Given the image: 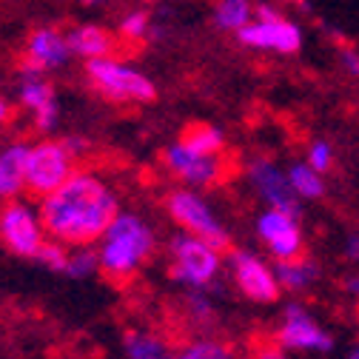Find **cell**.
I'll list each match as a JSON object with an SVG mask.
<instances>
[{"mask_svg":"<svg viewBox=\"0 0 359 359\" xmlns=\"http://www.w3.org/2000/svg\"><path fill=\"white\" fill-rule=\"evenodd\" d=\"M120 211L117 194L92 171H77L69 183L40 200L46 234L63 245H95Z\"/></svg>","mask_w":359,"mask_h":359,"instance_id":"obj_1","label":"cell"},{"mask_svg":"<svg viewBox=\"0 0 359 359\" xmlns=\"http://www.w3.org/2000/svg\"><path fill=\"white\" fill-rule=\"evenodd\" d=\"M154 231L151 226L134 211H117L109 229L97 240L100 274L109 280H128L143 268V262L154 254Z\"/></svg>","mask_w":359,"mask_h":359,"instance_id":"obj_2","label":"cell"},{"mask_svg":"<svg viewBox=\"0 0 359 359\" xmlns=\"http://www.w3.org/2000/svg\"><path fill=\"white\" fill-rule=\"evenodd\" d=\"M86 77L95 92L114 103H151L157 100V86L140 72L117 57L86 60Z\"/></svg>","mask_w":359,"mask_h":359,"instance_id":"obj_3","label":"cell"},{"mask_svg":"<svg viewBox=\"0 0 359 359\" xmlns=\"http://www.w3.org/2000/svg\"><path fill=\"white\" fill-rule=\"evenodd\" d=\"M77 174V157L63 140H40L29 146L26 157V191L32 197H49Z\"/></svg>","mask_w":359,"mask_h":359,"instance_id":"obj_4","label":"cell"},{"mask_svg":"<svg viewBox=\"0 0 359 359\" xmlns=\"http://www.w3.org/2000/svg\"><path fill=\"white\" fill-rule=\"evenodd\" d=\"M168 254H171V268H168L171 280L183 283L194 291L208 288L217 280L219 265H222L219 251L214 245H208L205 240H200L194 234H186V231L171 237Z\"/></svg>","mask_w":359,"mask_h":359,"instance_id":"obj_5","label":"cell"},{"mask_svg":"<svg viewBox=\"0 0 359 359\" xmlns=\"http://www.w3.org/2000/svg\"><path fill=\"white\" fill-rule=\"evenodd\" d=\"M165 211L186 234H194L214 245L217 251H231V237L226 226L217 219L211 205L194 191V189H174L165 197Z\"/></svg>","mask_w":359,"mask_h":359,"instance_id":"obj_6","label":"cell"},{"mask_svg":"<svg viewBox=\"0 0 359 359\" xmlns=\"http://www.w3.org/2000/svg\"><path fill=\"white\" fill-rule=\"evenodd\" d=\"M237 40L248 49L297 55L302 49V29H299V23L280 15L274 6L259 4V6H254V20L237 32Z\"/></svg>","mask_w":359,"mask_h":359,"instance_id":"obj_7","label":"cell"},{"mask_svg":"<svg viewBox=\"0 0 359 359\" xmlns=\"http://www.w3.org/2000/svg\"><path fill=\"white\" fill-rule=\"evenodd\" d=\"M49 240L46 229H43L40 211H34L32 203L26 200H6L0 208V243L15 257L34 259L43 243Z\"/></svg>","mask_w":359,"mask_h":359,"instance_id":"obj_8","label":"cell"},{"mask_svg":"<svg viewBox=\"0 0 359 359\" xmlns=\"http://www.w3.org/2000/svg\"><path fill=\"white\" fill-rule=\"evenodd\" d=\"M248 183L257 189V194L262 197V203L268 208H277V211H285L291 217H302V205H299V197L297 191L291 189L288 183V174L268 157H257L248 163Z\"/></svg>","mask_w":359,"mask_h":359,"instance_id":"obj_9","label":"cell"},{"mask_svg":"<svg viewBox=\"0 0 359 359\" xmlns=\"http://www.w3.org/2000/svg\"><path fill=\"white\" fill-rule=\"evenodd\" d=\"M231 271L237 288L254 299V302H277L283 297V288L277 283V274L271 265H265L257 254L251 251H231Z\"/></svg>","mask_w":359,"mask_h":359,"instance_id":"obj_10","label":"cell"},{"mask_svg":"<svg viewBox=\"0 0 359 359\" xmlns=\"http://www.w3.org/2000/svg\"><path fill=\"white\" fill-rule=\"evenodd\" d=\"M277 345L288 348V351H317V353H328L334 348V337L311 317V313L299 305L291 302L285 308V323L277 331Z\"/></svg>","mask_w":359,"mask_h":359,"instance_id":"obj_11","label":"cell"},{"mask_svg":"<svg viewBox=\"0 0 359 359\" xmlns=\"http://www.w3.org/2000/svg\"><path fill=\"white\" fill-rule=\"evenodd\" d=\"M257 234L277 259H294V257L305 254L299 219L285 214V211H277V208L262 211L257 217Z\"/></svg>","mask_w":359,"mask_h":359,"instance_id":"obj_12","label":"cell"},{"mask_svg":"<svg viewBox=\"0 0 359 359\" xmlns=\"http://www.w3.org/2000/svg\"><path fill=\"white\" fill-rule=\"evenodd\" d=\"M163 165L183 183L194 186V189H208L214 186L217 180L222 177V165H219V157H205V154H197L191 149H186L183 143H171L165 146L163 151Z\"/></svg>","mask_w":359,"mask_h":359,"instance_id":"obj_13","label":"cell"},{"mask_svg":"<svg viewBox=\"0 0 359 359\" xmlns=\"http://www.w3.org/2000/svg\"><path fill=\"white\" fill-rule=\"evenodd\" d=\"M72 60V49H69V40L66 32H60L57 26H40L29 34L26 40V49L20 57V66L34 69V72H52L60 69Z\"/></svg>","mask_w":359,"mask_h":359,"instance_id":"obj_14","label":"cell"},{"mask_svg":"<svg viewBox=\"0 0 359 359\" xmlns=\"http://www.w3.org/2000/svg\"><path fill=\"white\" fill-rule=\"evenodd\" d=\"M72 57L83 60H97V57H111L114 52V34L97 23H80L66 32Z\"/></svg>","mask_w":359,"mask_h":359,"instance_id":"obj_15","label":"cell"},{"mask_svg":"<svg viewBox=\"0 0 359 359\" xmlns=\"http://www.w3.org/2000/svg\"><path fill=\"white\" fill-rule=\"evenodd\" d=\"M29 143H9L0 149V200H18L26 191Z\"/></svg>","mask_w":359,"mask_h":359,"instance_id":"obj_16","label":"cell"},{"mask_svg":"<svg viewBox=\"0 0 359 359\" xmlns=\"http://www.w3.org/2000/svg\"><path fill=\"white\" fill-rule=\"evenodd\" d=\"M18 97H20V106L29 109L32 114L43 111L46 106H52V103L57 100L55 86H52L46 77H43V72H34V69H26V66H20Z\"/></svg>","mask_w":359,"mask_h":359,"instance_id":"obj_17","label":"cell"},{"mask_svg":"<svg viewBox=\"0 0 359 359\" xmlns=\"http://www.w3.org/2000/svg\"><path fill=\"white\" fill-rule=\"evenodd\" d=\"M274 274H277L280 288H285V291H305L313 280L320 277V265L313 259H308L305 254H299L294 259H277Z\"/></svg>","mask_w":359,"mask_h":359,"instance_id":"obj_18","label":"cell"},{"mask_svg":"<svg viewBox=\"0 0 359 359\" xmlns=\"http://www.w3.org/2000/svg\"><path fill=\"white\" fill-rule=\"evenodd\" d=\"M123 353L126 359H171V348L168 342L154 334V331H143V328H134L123 337Z\"/></svg>","mask_w":359,"mask_h":359,"instance_id":"obj_19","label":"cell"},{"mask_svg":"<svg viewBox=\"0 0 359 359\" xmlns=\"http://www.w3.org/2000/svg\"><path fill=\"white\" fill-rule=\"evenodd\" d=\"M180 143L186 149L197 151V154H205V157H219V151L226 149V134L222 128L211 126V123H191L183 128L180 134Z\"/></svg>","mask_w":359,"mask_h":359,"instance_id":"obj_20","label":"cell"},{"mask_svg":"<svg viewBox=\"0 0 359 359\" xmlns=\"http://www.w3.org/2000/svg\"><path fill=\"white\" fill-rule=\"evenodd\" d=\"M285 174H288V183H291V189L297 191L299 200H320L325 194V180H323V174L313 165L291 163Z\"/></svg>","mask_w":359,"mask_h":359,"instance_id":"obj_21","label":"cell"},{"mask_svg":"<svg viewBox=\"0 0 359 359\" xmlns=\"http://www.w3.org/2000/svg\"><path fill=\"white\" fill-rule=\"evenodd\" d=\"M254 20L251 0H217L214 4V26L226 32H240Z\"/></svg>","mask_w":359,"mask_h":359,"instance_id":"obj_22","label":"cell"},{"mask_svg":"<svg viewBox=\"0 0 359 359\" xmlns=\"http://www.w3.org/2000/svg\"><path fill=\"white\" fill-rule=\"evenodd\" d=\"M171 359H234V348L222 339H194L174 351Z\"/></svg>","mask_w":359,"mask_h":359,"instance_id":"obj_23","label":"cell"},{"mask_svg":"<svg viewBox=\"0 0 359 359\" xmlns=\"http://www.w3.org/2000/svg\"><path fill=\"white\" fill-rule=\"evenodd\" d=\"M100 271V257H97V248L95 245H80L74 251H69V259H66V268L63 274L69 280H86Z\"/></svg>","mask_w":359,"mask_h":359,"instance_id":"obj_24","label":"cell"},{"mask_svg":"<svg viewBox=\"0 0 359 359\" xmlns=\"http://www.w3.org/2000/svg\"><path fill=\"white\" fill-rule=\"evenodd\" d=\"M151 26H154V20H151V15H149L146 9H131V12H126V15L120 18L117 32H120L123 40L143 43V40L151 37Z\"/></svg>","mask_w":359,"mask_h":359,"instance_id":"obj_25","label":"cell"},{"mask_svg":"<svg viewBox=\"0 0 359 359\" xmlns=\"http://www.w3.org/2000/svg\"><path fill=\"white\" fill-rule=\"evenodd\" d=\"M69 245H63V243H57V240H46L43 243V248L37 251V257H34V262L37 265H43L46 271H55V274H63V268H66V259H69V251H66Z\"/></svg>","mask_w":359,"mask_h":359,"instance_id":"obj_26","label":"cell"},{"mask_svg":"<svg viewBox=\"0 0 359 359\" xmlns=\"http://www.w3.org/2000/svg\"><path fill=\"white\" fill-rule=\"evenodd\" d=\"M305 163L313 165L320 174H325L331 165H334V146L328 140H313L308 146V154H305Z\"/></svg>","mask_w":359,"mask_h":359,"instance_id":"obj_27","label":"cell"},{"mask_svg":"<svg viewBox=\"0 0 359 359\" xmlns=\"http://www.w3.org/2000/svg\"><path fill=\"white\" fill-rule=\"evenodd\" d=\"M57 123H60V103H57V100H55L52 106H46L43 111H37V114H34V126H37V131H43V134L55 131V128H57Z\"/></svg>","mask_w":359,"mask_h":359,"instance_id":"obj_28","label":"cell"},{"mask_svg":"<svg viewBox=\"0 0 359 359\" xmlns=\"http://www.w3.org/2000/svg\"><path fill=\"white\" fill-rule=\"evenodd\" d=\"M189 311H191V317L200 323V320H211L214 317V308L208 302V297H203V291H194L189 294Z\"/></svg>","mask_w":359,"mask_h":359,"instance_id":"obj_29","label":"cell"},{"mask_svg":"<svg viewBox=\"0 0 359 359\" xmlns=\"http://www.w3.org/2000/svg\"><path fill=\"white\" fill-rule=\"evenodd\" d=\"M339 63H342V69H345L348 74L359 77V49L342 46V49H339Z\"/></svg>","mask_w":359,"mask_h":359,"instance_id":"obj_30","label":"cell"},{"mask_svg":"<svg viewBox=\"0 0 359 359\" xmlns=\"http://www.w3.org/2000/svg\"><path fill=\"white\" fill-rule=\"evenodd\" d=\"M254 359H291L283 345H259L254 351Z\"/></svg>","mask_w":359,"mask_h":359,"instance_id":"obj_31","label":"cell"},{"mask_svg":"<svg viewBox=\"0 0 359 359\" xmlns=\"http://www.w3.org/2000/svg\"><path fill=\"white\" fill-rule=\"evenodd\" d=\"M63 143L69 146V151H72L77 160L88 151V140H86V137H80V134H69V137H63Z\"/></svg>","mask_w":359,"mask_h":359,"instance_id":"obj_32","label":"cell"},{"mask_svg":"<svg viewBox=\"0 0 359 359\" xmlns=\"http://www.w3.org/2000/svg\"><path fill=\"white\" fill-rule=\"evenodd\" d=\"M345 257L351 262H359V234H348V240H345Z\"/></svg>","mask_w":359,"mask_h":359,"instance_id":"obj_33","label":"cell"},{"mask_svg":"<svg viewBox=\"0 0 359 359\" xmlns=\"http://www.w3.org/2000/svg\"><path fill=\"white\" fill-rule=\"evenodd\" d=\"M9 120H12V106L6 97H0V126H6Z\"/></svg>","mask_w":359,"mask_h":359,"instance_id":"obj_34","label":"cell"},{"mask_svg":"<svg viewBox=\"0 0 359 359\" xmlns=\"http://www.w3.org/2000/svg\"><path fill=\"white\" fill-rule=\"evenodd\" d=\"M345 291H348V294H353V297H359V274L345 280Z\"/></svg>","mask_w":359,"mask_h":359,"instance_id":"obj_35","label":"cell"},{"mask_svg":"<svg viewBox=\"0 0 359 359\" xmlns=\"http://www.w3.org/2000/svg\"><path fill=\"white\" fill-rule=\"evenodd\" d=\"M103 4H111V0H80V6H86V9H95V6H103Z\"/></svg>","mask_w":359,"mask_h":359,"instance_id":"obj_36","label":"cell"},{"mask_svg":"<svg viewBox=\"0 0 359 359\" xmlns=\"http://www.w3.org/2000/svg\"><path fill=\"white\" fill-rule=\"evenodd\" d=\"M348 359H359V348H353V351H351V356H348Z\"/></svg>","mask_w":359,"mask_h":359,"instance_id":"obj_37","label":"cell"},{"mask_svg":"<svg viewBox=\"0 0 359 359\" xmlns=\"http://www.w3.org/2000/svg\"><path fill=\"white\" fill-rule=\"evenodd\" d=\"M143 4H154V0H143Z\"/></svg>","mask_w":359,"mask_h":359,"instance_id":"obj_38","label":"cell"},{"mask_svg":"<svg viewBox=\"0 0 359 359\" xmlns=\"http://www.w3.org/2000/svg\"><path fill=\"white\" fill-rule=\"evenodd\" d=\"M356 317H359V308H356Z\"/></svg>","mask_w":359,"mask_h":359,"instance_id":"obj_39","label":"cell"}]
</instances>
